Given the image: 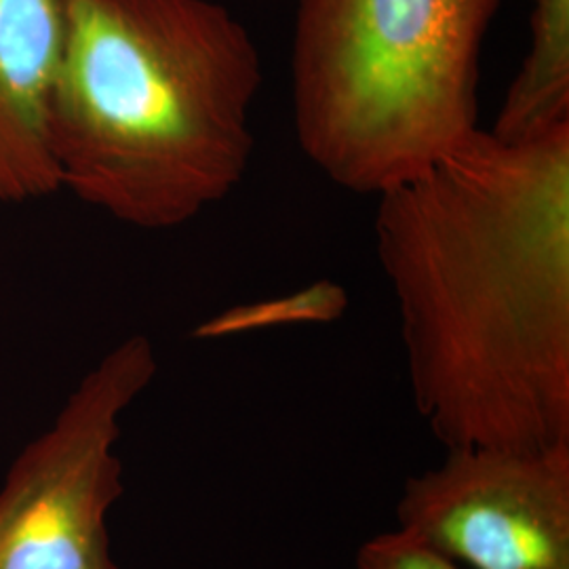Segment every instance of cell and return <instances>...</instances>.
I'll list each match as a JSON object with an SVG mask.
<instances>
[{
    "label": "cell",
    "instance_id": "obj_1",
    "mask_svg": "<svg viewBox=\"0 0 569 569\" xmlns=\"http://www.w3.org/2000/svg\"><path fill=\"white\" fill-rule=\"evenodd\" d=\"M411 401L456 448L569 446V122L479 127L376 197Z\"/></svg>",
    "mask_w": 569,
    "mask_h": 569
},
{
    "label": "cell",
    "instance_id": "obj_2",
    "mask_svg": "<svg viewBox=\"0 0 569 569\" xmlns=\"http://www.w3.org/2000/svg\"><path fill=\"white\" fill-rule=\"evenodd\" d=\"M51 108L61 190L121 224L171 230L243 182L260 49L216 0H61Z\"/></svg>",
    "mask_w": 569,
    "mask_h": 569
},
{
    "label": "cell",
    "instance_id": "obj_3",
    "mask_svg": "<svg viewBox=\"0 0 569 569\" xmlns=\"http://www.w3.org/2000/svg\"><path fill=\"white\" fill-rule=\"evenodd\" d=\"M502 0H293L296 140L326 180L378 197L479 124L483 44Z\"/></svg>",
    "mask_w": 569,
    "mask_h": 569
},
{
    "label": "cell",
    "instance_id": "obj_4",
    "mask_svg": "<svg viewBox=\"0 0 569 569\" xmlns=\"http://www.w3.org/2000/svg\"><path fill=\"white\" fill-rule=\"evenodd\" d=\"M157 371L150 338L129 336L21 451L0 489V569H119L108 515L124 491L121 420Z\"/></svg>",
    "mask_w": 569,
    "mask_h": 569
},
{
    "label": "cell",
    "instance_id": "obj_5",
    "mask_svg": "<svg viewBox=\"0 0 569 569\" xmlns=\"http://www.w3.org/2000/svg\"><path fill=\"white\" fill-rule=\"evenodd\" d=\"M397 531L462 569H569V446L446 449L407 477Z\"/></svg>",
    "mask_w": 569,
    "mask_h": 569
},
{
    "label": "cell",
    "instance_id": "obj_6",
    "mask_svg": "<svg viewBox=\"0 0 569 569\" xmlns=\"http://www.w3.org/2000/svg\"><path fill=\"white\" fill-rule=\"evenodd\" d=\"M61 34V0H0V203L61 190L51 148Z\"/></svg>",
    "mask_w": 569,
    "mask_h": 569
},
{
    "label": "cell",
    "instance_id": "obj_7",
    "mask_svg": "<svg viewBox=\"0 0 569 569\" xmlns=\"http://www.w3.org/2000/svg\"><path fill=\"white\" fill-rule=\"evenodd\" d=\"M529 49L489 129L523 140L569 122V0H529Z\"/></svg>",
    "mask_w": 569,
    "mask_h": 569
},
{
    "label": "cell",
    "instance_id": "obj_8",
    "mask_svg": "<svg viewBox=\"0 0 569 569\" xmlns=\"http://www.w3.org/2000/svg\"><path fill=\"white\" fill-rule=\"evenodd\" d=\"M345 293L338 287L321 284L306 293H296L289 300H277L266 305L244 306L228 310L197 327L194 338L211 340L224 338L256 327L284 326V323H310L331 321L345 312Z\"/></svg>",
    "mask_w": 569,
    "mask_h": 569
},
{
    "label": "cell",
    "instance_id": "obj_9",
    "mask_svg": "<svg viewBox=\"0 0 569 569\" xmlns=\"http://www.w3.org/2000/svg\"><path fill=\"white\" fill-rule=\"evenodd\" d=\"M352 569H462L441 555L390 529L367 538L355 552Z\"/></svg>",
    "mask_w": 569,
    "mask_h": 569
}]
</instances>
